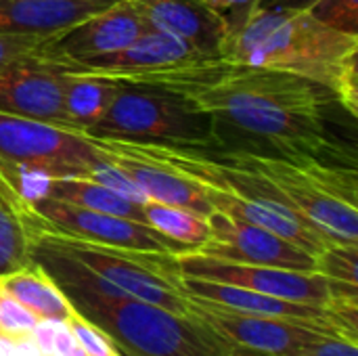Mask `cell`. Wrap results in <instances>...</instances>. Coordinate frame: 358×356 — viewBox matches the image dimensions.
Segmentation results:
<instances>
[{
    "instance_id": "cell-1",
    "label": "cell",
    "mask_w": 358,
    "mask_h": 356,
    "mask_svg": "<svg viewBox=\"0 0 358 356\" xmlns=\"http://www.w3.org/2000/svg\"><path fill=\"white\" fill-rule=\"evenodd\" d=\"M126 82L174 92L208 113L222 151L310 155L346 164L344 147L331 132V109L340 105L327 88L306 78L222 57H197Z\"/></svg>"
},
{
    "instance_id": "cell-2",
    "label": "cell",
    "mask_w": 358,
    "mask_h": 356,
    "mask_svg": "<svg viewBox=\"0 0 358 356\" xmlns=\"http://www.w3.org/2000/svg\"><path fill=\"white\" fill-rule=\"evenodd\" d=\"M358 36L317 21L306 8H258L220 52L222 59L287 71L327 88L338 105L358 115Z\"/></svg>"
},
{
    "instance_id": "cell-3",
    "label": "cell",
    "mask_w": 358,
    "mask_h": 356,
    "mask_svg": "<svg viewBox=\"0 0 358 356\" xmlns=\"http://www.w3.org/2000/svg\"><path fill=\"white\" fill-rule=\"evenodd\" d=\"M71 308L94 323L117 356H224L231 342L189 315L90 287L59 283Z\"/></svg>"
},
{
    "instance_id": "cell-4",
    "label": "cell",
    "mask_w": 358,
    "mask_h": 356,
    "mask_svg": "<svg viewBox=\"0 0 358 356\" xmlns=\"http://www.w3.org/2000/svg\"><path fill=\"white\" fill-rule=\"evenodd\" d=\"M222 153L264 176L329 243H358V176L355 166L310 155Z\"/></svg>"
},
{
    "instance_id": "cell-5",
    "label": "cell",
    "mask_w": 358,
    "mask_h": 356,
    "mask_svg": "<svg viewBox=\"0 0 358 356\" xmlns=\"http://www.w3.org/2000/svg\"><path fill=\"white\" fill-rule=\"evenodd\" d=\"M88 134L145 145L220 149L208 113L174 92L130 82H120L111 107Z\"/></svg>"
},
{
    "instance_id": "cell-6",
    "label": "cell",
    "mask_w": 358,
    "mask_h": 356,
    "mask_svg": "<svg viewBox=\"0 0 358 356\" xmlns=\"http://www.w3.org/2000/svg\"><path fill=\"white\" fill-rule=\"evenodd\" d=\"M23 222L31 239L73 258L113 287L122 290L126 296L168 308L176 315H189V300L178 285L174 254L132 252L63 237L34 225L25 214Z\"/></svg>"
},
{
    "instance_id": "cell-7",
    "label": "cell",
    "mask_w": 358,
    "mask_h": 356,
    "mask_svg": "<svg viewBox=\"0 0 358 356\" xmlns=\"http://www.w3.org/2000/svg\"><path fill=\"white\" fill-rule=\"evenodd\" d=\"M0 162L46 178H92L103 157L86 132L0 111Z\"/></svg>"
},
{
    "instance_id": "cell-8",
    "label": "cell",
    "mask_w": 358,
    "mask_h": 356,
    "mask_svg": "<svg viewBox=\"0 0 358 356\" xmlns=\"http://www.w3.org/2000/svg\"><path fill=\"white\" fill-rule=\"evenodd\" d=\"M23 214L34 225L46 231L80 241L96 243V245H109V248L132 250V252L174 254V256L191 252L187 245L162 235L159 231H155L145 222L80 208L46 195L25 201Z\"/></svg>"
},
{
    "instance_id": "cell-9",
    "label": "cell",
    "mask_w": 358,
    "mask_h": 356,
    "mask_svg": "<svg viewBox=\"0 0 358 356\" xmlns=\"http://www.w3.org/2000/svg\"><path fill=\"white\" fill-rule=\"evenodd\" d=\"M174 264H176V273L182 277L229 283L266 296L283 298L289 302L327 306L334 298V281L319 273L229 262V260L201 256L197 252L176 254Z\"/></svg>"
},
{
    "instance_id": "cell-10",
    "label": "cell",
    "mask_w": 358,
    "mask_h": 356,
    "mask_svg": "<svg viewBox=\"0 0 358 356\" xmlns=\"http://www.w3.org/2000/svg\"><path fill=\"white\" fill-rule=\"evenodd\" d=\"M189 313L201 323H206L208 327H212L231 344L271 353L275 356L289 355L327 336H340L331 325L319 321L239 315V313L206 306L193 300H189Z\"/></svg>"
},
{
    "instance_id": "cell-11",
    "label": "cell",
    "mask_w": 358,
    "mask_h": 356,
    "mask_svg": "<svg viewBox=\"0 0 358 356\" xmlns=\"http://www.w3.org/2000/svg\"><path fill=\"white\" fill-rule=\"evenodd\" d=\"M212 237L199 245L197 254L241 262V264H260V266H277L289 271L315 273V256L283 239L281 235L262 229L258 225L231 218L222 212H212L208 216Z\"/></svg>"
},
{
    "instance_id": "cell-12",
    "label": "cell",
    "mask_w": 358,
    "mask_h": 356,
    "mask_svg": "<svg viewBox=\"0 0 358 356\" xmlns=\"http://www.w3.org/2000/svg\"><path fill=\"white\" fill-rule=\"evenodd\" d=\"M88 136L96 145L101 157L113 164L145 195V199L180 206L206 218L214 212L197 180L151 157L136 143L120 141V138H105V136H94V134H88Z\"/></svg>"
},
{
    "instance_id": "cell-13",
    "label": "cell",
    "mask_w": 358,
    "mask_h": 356,
    "mask_svg": "<svg viewBox=\"0 0 358 356\" xmlns=\"http://www.w3.org/2000/svg\"><path fill=\"white\" fill-rule=\"evenodd\" d=\"M147 29L149 25L132 6V2L120 0L69 25L67 29L52 34L46 44L44 63L65 65L111 55L134 42Z\"/></svg>"
},
{
    "instance_id": "cell-14",
    "label": "cell",
    "mask_w": 358,
    "mask_h": 356,
    "mask_svg": "<svg viewBox=\"0 0 358 356\" xmlns=\"http://www.w3.org/2000/svg\"><path fill=\"white\" fill-rule=\"evenodd\" d=\"M197 57H201V55L191 50L178 38L149 27L134 42H130L128 46H124L117 52L80 61V63H65V65H50V67L61 73L103 76V78L126 82V80L138 78L143 73L164 69L170 65H178V63H185V61H191Z\"/></svg>"
},
{
    "instance_id": "cell-15",
    "label": "cell",
    "mask_w": 358,
    "mask_h": 356,
    "mask_svg": "<svg viewBox=\"0 0 358 356\" xmlns=\"http://www.w3.org/2000/svg\"><path fill=\"white\" fill-rule=\"evenodd\" d=\"M0 111L67 128L63 73L44 61L17 63L0 69Z\"/></svg>"
},
{
    "instance_id": "cell-16",
    "label": "cell",
    "mask_w": 358,
    "mask_h": 356,
    "mask_svg": "<svg viewBox=\"0 0 358 356\" xmlns=\"http://www.w3.org/2000/svg\"><path fill=\"white\" fill-rule=\"evenodd\" d=\"M151 29L166 31L201 57H220L227 23L199 0H130Z\"/></svg>"
},
{
    "instance_id": "cell-17",
    "label": "cell",
    "mask_w": 358,
    "mask_h": 356,
    "mask_svg": "<svg viewBox=\"0 0 358 356\" xmlns=\"http://www.w3.org/2000/svg\"><path fill=\"white\" fill-rule=\"evenodd\" d=\"M178 285H180L182 294L189 300L206 304V306H214V308H222V311H231V313H239V315L298 319V321H319V323L331 325L325 306L289 302V300L266 296V294L252 292V290H245V287H237V285H229V283H216V281H206V279H195V277H182V275H178Z\"/></svg>"
},
{
    "instance_id": "cell-18",
    "label": "cell",
    "mask_w": 358,
    "mask_h": 356,
    "mask_svg": "<svg viewBox=\"0 0 358 356\" xmlns=\"http://www.w3.org/2000/svg\"><path fill=\"white\" fill-rule=\"evenodd\" d=\"M103 8L69 0H0V34L50 36Z\"/></svg>"
},
{
    "instance_id": "cell-19",
    "label": "cell",
    "mask_w": 358,
    "mask_h": 356,
    "mask_svg": "<svg viewBox=\"0 0 358 356\" xmlns=\"http://www.w3.org/2000/svg\"><path fill=\"white\" fill-rule=\"evenodd\" d=\"M120 80L84 73H63V111L67 128L88 132L107 113Z\"/></svg>"
},
{
    "instance_id": "cell-20",
    "label": "cell",
    "mask_w": 358,
    "mask_h": 356,
    "mask_svg": "<svg viewBox=\"0 0 358 356\" xmlns=\"http://www.w3.org/2000/svg\"><path fill=\"white\" fill-rule=\"evenodd\" d=\"M0 287L38 319L67 321L73 313L61 287L34 262L25 269L2 275Z\"/></svg>"
},
{
    "instance_id": "cell-21",
    "label": "cell",
    "mask_w": 358,
    "mask_h": 356,
    "mask_svg": "<svg viewBox=\"0 0 358 356\" xmlns=\"http://www.w3.org/2000/svg\"><path fill=\"white\" fill-rule=\"evenodd\" d=\"M42 195L65 201V204H73V206H80V208H88V210H96V212L115 214V216H124V218L145 222L143 204L124 197L122 193L113 191L111 187L94 180L90 176H57V178H48Z\"/></svg>"
},
{
    "instance_id": "cell-22",
    "label": "cell",
    "mask_w": 358,
    "mask_h": 356,
    "mask_svg": "<svg viewBox=\"0 0 358 356\" xmlns=\"http://www.w3.org/2000/svg\"><path fill=\"white\" fill-rule=\"evenodd\" d=\"M31 264L29 233L23 222V201L0 174V277Z\"/></svg>"
},
{
    "instance_id": "cell-23",
    "label": "cell",
    "mask_w": 358,
    "mask_h": 356,
    "mask_svg": "<svg viewBox=\"0 0 358 356\" xmlns=\"http://www.w3.org/2000/svg\"><path fill=\"white\" fill-rule=\"evenodd\" d=\"M143 214H145V222L149 227H153L162 235L187 245L191 252L197 250L199 245H203L212 237L208 218L201 214H195L187 208L147 199L143 204Z\"/></svg>"
},
{
    "instance_id": "cell-24",
    "label": "cell",
    "mask_w": 358,
    "mask_h": 356,
    "mask_svg": "<svg viewBox=\"0 0 358 356\" xmlns=\"http://www.w3.org/2000/svg\"><path fill=\"white\" fill-rule=\"evenodd\" d=\"M315 273L331 281L358 285V243H329L315 256Z\"/></svg>"
},
{
    "instance_id": "cell-25",
    "label": "cell",
    "mask_w": 358,
    "mask_h": 356,
    "mask_svg": "<svg viewBox=\"0 0 358 356\" xmlns=\"http://www.w3.org/2000/svg\"><path fill=\"white\" fill-rule=\"evenodd\" d=\"M50 36L0 34V69L17 65V63L46 61V44Z\"/></svg>"
},
{
    "instance_id": "cell-26",
    "label": "cell",
    "mask_w": 358,
    "mask_h": 356,
    "mask_svg": "<svg viewBox=\"0 0 358 356\" xmlns=\"http://www.w3.org/2000/svg\"><path fill=\"white\" fill-rule=\"evenodd\" d=\"M306 10L327 27L358 36V0H317Z\"/></svg>"
},
{
    "instance_id": "cell-27",
    "label": "cell",
    "mask_w": 358,
    "mask_h": 356,
    "mask_svg": "<svg viewBox=\"0 0 358 356\" xmlns=\"http://www.w3.org/2000/svg\"><path fill=\"white\" fill-rule=\"evenodd\" d=\"M40 319L31 315L23 304L8 296L0 287V336H6L15 342L31 338V332Z\"/></svg>"
},
{
    "instance_id": "cell-28",
    "label": "cell",
    "mask_w": 358,
    "mask_h": 356,
    "mask_svg": "<svg viewBox=\"0 0 358 356\" xmlns=\"http://www.w3.org/2000/svg\"><path fill=\"white\" fill-rule=\"evenodd\" d=\"M71 329V334L76 336L78 344L82 346V350L88 356H113L117 355L109 342V338L88 319H84L82 315H78L76 311L69 315V319L65 321Z\"/></svg>"
},
{
    "instance_id": "cell-29",
    "label": "cell",
    "mask_w": 358,
    "mask_h": 356,
    "mask_svg": "<svg viewBox=\"0 0 358 356\" xmlns=\"http://www.w3.org/2000/svg\"><path fill=\"white\" fill-rule=\"evenodd\" d=\"M212 13H216L229 27V36L237 31L258 8L262 0H199Z\"/></svg>"
},
{
    "instance_id": "cell-30",
    "label": "cell",
    "mask_w": 358,
    "mask_h": 356,
    "mask_svg": "<svg viewBox=\"0 0 358 356\" xmlns=\"http://www.w3.org/2000/svg\"><path fill=\"white\" fill-rule=\"evenodd\" d=\"M285 356H358V342L340 336H327Z\"/></svg>"
},
{
    "instance_id": "cell-31",
    "label": "cell",
    "mask_w": 358,
    "mask_h": 356,
    "mask_svg": "<svg viewBox=\"0 0 358 356\" xmlns=\"http://www.w3.org/2000/svg\"><path fill=\"white\" fill-rule=\"evenodd\" d=\"M52 356H88L78 344L76 336L71 334V329L65 321L57 323L55 340H52Z\"/></svg>"
},
{
    "instance_id": "cell-32",
    "label": "cell",
    "mask_w": 358,
    "mask_h": 356,
    "mask_svg": "<svg viewBox=\"0 0 358 356\" xmlns=\"http://www.w3.org/2000/svg\"><path fill=\"white\" fill-rule=\"evenodd\" d=\"M317 0H262L260 8H292V10H304Z\"/></svg>"
},
{
    "instance_id": "cell-33",
    "label": "cell",
    "mask_w": 358,
    "mask_h": 356,
    "mask_svg": "<svg viewBox=\"0 0 358 356\" xmlns=\"http://www.w3.org/2000/svg\"><path fill=\"white\" fill-rule=\"evenodd\" d=\"M224 356H275V355H271V353H262V350H254V348H245V346H237V344H231Z\"/></svg>"
},
{
    "instance_id": "cell-34",
    "label": "cell",
    "mask_w": 358,
    "mask_h": 356,
    "mask_svg": "<svg viewBox=\"0 0 358 356\" xmlns=\"http://www.w3.org/2000/svg\"><path fill=\"white\" fill-rule=\"evenodd\" d=\"M17 355V342L6 338V336H0V356H15Z\"/></svg>"
},
{
    "instance_id": "cell-35",
    "label": "cell",
    "mask_w": 358,
    "mask_h": 356,
    "mask_svg": "<svg viewBox=\"0 0 358 356\" xmlns=\"http://www.w3.org/2000/svg\"><path fill=\"white\" fill-rule=\"evenodd\" d=\"M69 2H80V4H96V6H109L120 0H69Z\"/></svg>"
},
{
    "instance_id": "cell-36",
    "label": "cell",
    "mask_w": 358,
    "mask_h": 356,
    "mask_svg": "<svg viewBox=\"0 0 358 356\" xmlns=\"http://www.w3.org/2000/svg\"><path fill=\"white\" fill-rule=\"evenodd\" d=\"M113 356H117V355H113Z\"/></svg>"
}]
</instances>
